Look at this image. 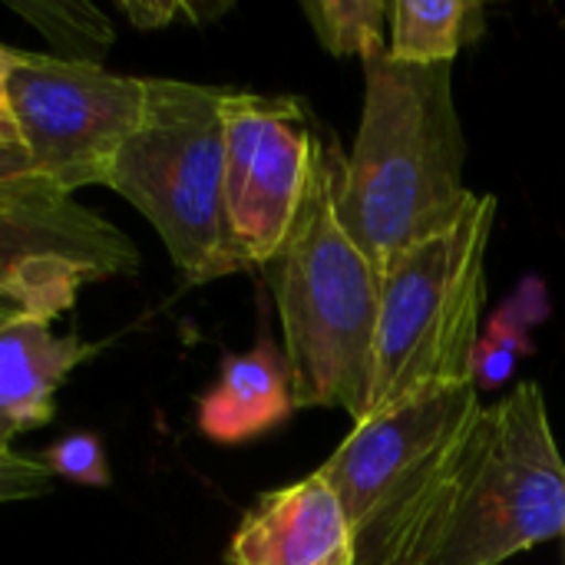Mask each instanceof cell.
I'll return each instance as SVG.
<instances>
[{
	"label": "cell",
	"instance_id": "obj_1",
	"mask_svg": "<svg viewBox=\"0 0 565 565\" xmlns=\"http://www.w3.org/2000/svg\"><path fill=\"white\" fill-rule=\"evenodd\" d=\"M364 113L341 166V222L371 265L387 271L414 245L447 232L477 195L463 185V129L454 63L364 56Z\"/></svg>",
	"mask_w": 565,
	"mask_h": 565
},
{
	"label": "cell",
	"instance_id": "obj_2",
	"mask_svg": "<svg viewBox=\"0 0 565 565\" xmlns=\"http://www.w3.org/2000/svg\"><path fill=\"white\" fill-rule=\"evenodd\" d=\"M341 166L338 146L321 139L311 192L268 271L295 407H341L361 424L374 394L381 275L341 222Z\"/></svg>",
	"mask_w": 565,
	"mask_h": 565
},
{
	"label": "cell",
	"instance_id": "obj_3",
	"mask_svg": "<svg viewBox=\"0 0 565 565\" xmlns=\"http://www.w3.org/2000/svg\"><path fill=\"white\" fill-rule=\"evenodd\" d=\"M480 414L477 384H457L354 424L318 473L348 513L358 565H424Z\"/></svg>",
	"mask_w": 565,
	"mask_h": 565
},
{
	"label": "cell",
	"instance_id": "obj_4",
	"mask_svg": "<svg viewBox=\"0 0 565 565\" xmlns=\"http://www.w3.org/2000/svg\"><path fill=\"white\" fill-rule=\"evenodd\" d=\"M228 93V86L149 76L142 122L106 179L149 218L189 285L235 271L225 245Z\"/></svg>",
	"mask_w": 565,
	"mask_h": 565
},
{
	"label": "cell",
	"instance_id": "obj_5",
	"mask_svg": "<svg viewBox=\"0 0 565 565\" xmlns=\"http://www.w3.org/2000/svg\"><path fill=\"white\" fill-rule=\"evenodd\" d=\"M493 215L497 199L477 195L460 222L381 271L371 414L430 391L473 384Z\"/></svg>",
	"mask_w": 565,
	"mask_h": 565
},
{
	"label": "cell",
	"instance_id": "obj_6",
	"mask_svg": "<svg viewBox=\"0 0 565 565\" xmlns=\"http://www.w3.org/2000/svg\"><path fill=\"white\" fill-rule=\"evenodd\" d=\"M565 533V460L540 384L483 407L424 565H500Z\"/></svg>",
	"mask_w": 565,
	"mask_h": 565
},
{
	"label": "cell",
	"instance_id": "obj_7",
	"mask_svg": "<svg viewBox=\"0 0 565 565\" xmlns=\"http://www.w3.org/2000/svg\"><path fill=\"white\" fill-rule=\"evenodd\" d=\"M149 76L106 70L96 56L10 46L7 103L30 172L73 195L106 185L113 159L146 113Z\"/></svg>",
	"mask_w": 565,
	"mask_h": 565
},
{
	"label": "cell",
	"instance_id": "obj_8",
	"mask_svg": "<svg viewBox=\"0 0 565 565\" xmlns=\"http://www.w3.org/2000/svg\"><path fill=\"white\" fill-rule=\"evenodd\" d=\"M139 268L136 245L40 175L0 182V318L53 321L76 295Z\"/></svg>",
	"mask_w": 565,
	"mask_h": 565
},
{
	"label": "cell",
	"instance_id": "obj_9",
	"mask_svg": "<svg viewBox=\"0 0 565 565\" xmlns=\"http://www.w3.org/2000/svg\"><path fill=\"white\" fill-rule=\"evenodd\" d=\"M321 132L295 96L232 89L225 99V245L235 271L268 268L311 192Z\"/></svg>",
	"mask_w": 565,
	"mask_h": 565
},
{
	"label": "cell",
	"instance_id": "obj_10",
	"mask_svg": "<svg viewBox=\"0 0 565 565\" xmlns=\"http://www.w3.org/2000/svg\"><path fill=\"white\" fill-rule=\"evenodd\" d=\"M228 565H358L354 533L321 473L265 493L228 543Z\"/></svg>",
	"mask_w": 565,
	"mask_h": 565
},
{
	"label": "cell",
	"instance_id": "obj_11",
	"mask_svg": "<svg viewBox=\"0 0 565 565\" xmlns=\"http://www.w3.org/2000/svg\"><path fill=\"white\" fill-rule=\"evenodd\" d=\"M96 351L76 334H53L46 321L0 318V450L50 424L56 391Z\"/></svg>",
	"mask_w": 565,
	"mask_h": 565
},
{
	"label": "cell",
	"instance_id": "obj_12",
	"mask_svg": "<svg viewBox=\"0 0 565 565\" xmlns=\"http://www.w3.org/2000/svg\"><path fill=\"white\" fill-rule=\"evenodd\" d=\"M295 411L291 374L285 354L262 341L248 354H228L215 387L199 397V430L215 444H242L278 424Z\"/></svg>",
	"mask_w": 565,
	"mask_h": 565
},
{
	"label": "cell",
	"instance_id": "obj_13",
	"mask_svg": "<svg viewBox=\"0 0 565 565\" xmlns=\"http://www.w3.org/2000/svg\"><path fill=\"white\" fill-rule=\"evenodd\" d=\"M483 30L480 3L454 0H397L391 3V46L387 56L397 63H454L463 43Z\"/></svg>",
	"mask_w": 565,
	"mask_h": 565
},
{
	"label": "cell",
	"instance_id": "obj_14",
	"mask_svg": "<svg viewBox=\"0 0 565 565\" xmlns=\"http://www.w3.org/2000/svg\"><path fill=\"white\" fill-rule=\"evenodd\" d=\"M540 301H543V288L536 291L533 285L516 298L507 301L493 321L487 338H480L477 354H473V384L477 391L487 387H500L513 377L516 364L523 354H530V324L540 318Z\"/></svg>",
	"mask_w": 565,
	"mask_h": 565
},
{
	"label": "cell",
	"instance_id": "obj_15",
	"mask_svg": "<svg viewBox=\"0 0 565 565\" xmlns=\"http://www.w3.org/2000/svg\"><path fill=\"white\" fill-rule=\"evenodd\" d=\"M305 13L318 33V40L334 56H371L387 50L384 30L391 17V3L384 0H321L305 3Z\"/></svg>",
	"mask_w": 565,
	"mask_h": 565
},
{
	"label": "cell",
	"instance_id": "obj_16",
	"mask_svg": "<svg viewBox=\"0 0 565 565\" xmlns=\"http://www.w3.org/2000/svg\"><path fill=\"white\" fill-rule=\"evenodd\" d=\"M53 477L83 483V487H106L109 483V463L106 450L93 434H70L43 450L40 460Z\"/></svg>",
	"mask_w": 565,
	"mask_h": 565
},
{
	"label": "cell",
	"instance_id": "obj_17",
	"mask_svg": "<svg viewBox=\"0 0 565 565\" xmlns=\"http://www.w3.org/2000/svg\"><path fill=\"white\" fill-rule=\"evenodd\" d=\"M53 490V473L17 450H0V503L36 500Z\"/></svg>",
	"mask_w": 565,
	"mask_h": 565
},
{
	"label": "cell",
	"instance_id": "obj_18",
	"mask_svg": "<svg viewBox=\"0 0 565 565\" xmlns=\"http://www.w3.org/2000/svg\"><path fill=\"white\" fill-rule=\"evenodd\" d=\"M7 63H10V46L0 43V149L20 146L17 126H13V116H10V103H7Z\"/></svg>",
	"mask_w": 565,
	"mask_h": 565
},
{
	"label": "cell",
	"instance_id": "obj_19",
	"mask_svg": "<svg viewBox=\"0 0 565 565\" xmlns=\"http://www.w3.org/2000/svg\"><path fill=\"white\" fill-rule=\"evenodd\" d=\"M20 175H33V172H30V162H26V156H23V149H20V146L0 149V182L20 179Z\"/></svg>",
	"mask_w": 565,
	"mask_h": 565
}]
</instances>
